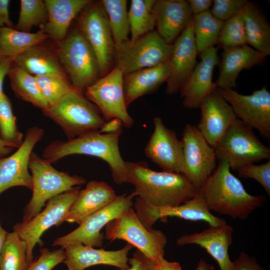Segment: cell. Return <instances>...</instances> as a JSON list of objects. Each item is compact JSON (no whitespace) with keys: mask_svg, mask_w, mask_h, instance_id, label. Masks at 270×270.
I'll list each match as a JSON object with an SVG mask.
<instances>
[{"mask_svg":"<svg viewBox=\"0 0 270 270\" xmlns=\"http://www.w3.org/2000/svg\"><path fill=\"white\" fill-rule=\"evenodd\" d=\"M128 183L134 186L136 196L157 208L180 205L192 199L200 188L182 174L150 169L144 162H126Z\"/></svg>","mask_w":270,"mask_h":270,"instance_id":"obj_1","label":"cell"},{"mask_svg":"<svg viewBox=\"0 0 270 270\" xmlns=\"http://www.w3.org/2000/svg\"><path fill=\"white\" fill-rule=\"evenodd\" d=\"M198 194L210 211L241 220L260 208L266 200L264 195L249 194L231 172L229 166L220 161L200 188Z\"/></svg>","mask_w":270,"mask_h":270,"instance_id":"obj_2","label":"cell"},{"mask_svg":"<svg viewBox=\"0 0 270 270\" xmlns=\"http://www.w3.org/2000/svg\"><path fill=\"white\" fill-rule=\"evenodd\" d=\"M122 132L102 134L98 131L66 141L56 140L44 148L42 156L51 164L72 154L96 156L108 164L115 183L118 184L128 183V172L118 146Z\"/></svg>","mask_w":270,"mask_h":270,"instance_id":"obj_3","label":"cell"},{"mask_svg":"<svg viewBox=\"0 0 270 270\" xmlns=\"http://www.w3.org/2000/svg\"><path fill=\"white\" fill-rule=\"evenodd\" d=\"M58 59L74 88L83 94L100 78L96 54L78 27L68 31L65 38L56 42Z\"/></svg>","mask_w":270,"mask_h":270,"instance_id":"obj_4","label":"cell"},{"mask_svg":"<svg viewBox=\"0 0 270 270\" xmlns=\"http://www.w3.org/2000/svg\"><path fill=\"white\" fill-rule=\"evenodd\" d=\"M28 168L32 172V194L24 209L22 222L30 220L39 213L50 199L86 182L81 176H70L56 170L50 162L33 152L30 158Z\"/></svg>","mask_w":270,"mask_h":270,"instance_id":"obj_5","label":"cell"},{"mask_svg":"<svg viewBox=\"0 0 270 270\" xmlns=\"http://www.w3.org/2000/svg\"><path fill=\"white\" fill-rule=\"evenodd\" d=\"M42 112L62 128L68 140L99 131L106 122L97 107L77 91L66 94Z\"/></svg>","mask_w":270,"mask_h":270,"instance_id":"obj_6","label":"cell"},{"mask_svg":"<svg viewBox=\"0 0 270 270\" xmlns=\"http://www.w3.org/2000/svg\"><path fill=\"white\" fill-rule=\"evenodd\" d=\"M252 129L236 118L214 146L216 158L236 170L246 164L270 160V148L258 138Z\"/></svg>","mask_w":270,"mask_h":270,"instance_id":"obj_7","label":"cell"},{"mask_svg":"<svg viewBox=\"0 0 270 270\" xmlns=\"http://www.w3.org/2000/svg\"><path fill=\"white\" fill-rule=\"evenodd\" d=\"M104 238L112 242L126 241L156 264L164 258L167 238L160 230L147 229L133 207L105 226Z\"/></svg>","mask_w":270,"mask_h":270,"instance_id":"obj_8","label":"cell"},{"mask_svg":"<svg viewBox=\"0 0 270 270\" xmlns=\"http://www.w3.org/2000/svg\"><path fill=\"white\" fill-rule=\"evenodd\" d=\"M172 44L166 42L152 30L134 41L130 40L115 46L114 60L124 76L169 60Z\"/></svg>","mask_w":270,"mask_h":270,"instance_id":"obj_9","label":"cell"},{"mask_svg":"<svg viewBox=\"0 0 270 270\" xmlns=\"http://www.w3.org/2000/svg\"><path fill=\"white\" fill-rule=\"evenodd\" d=\"M80 186L58 194L50 199L45 208L30 220L18 223L13 228L26 243L27 262L29 266L33 262V250L38 244H42L40 237L50 227L62 224L73 202L77 197Z\"/></svg>","mask_w":270,"mask_h":270,"instance_id":"obj_10","label":"cell"},{"mask_svg":"<svg viewBox=\"0 0 270 270\" xmlns=\"http://www.w3.org/2000/svg\"><path fill=\"white\" fill-rule=\"evenodd\" d=\"M78 28L92 48L100 77L107 74L114 60L115 45L107 14L100 2L92 1L80 12Z\"/></svg>","mask_w":270,"mask_h":270,"instance_id":"obj_11","label":"cell"},{"mask_svg":"<svg viewBox=\"0 0 270 270\" xmlns=\"http://www.w3.org/2000/svg\"><path fill=\"white\" fill-rule=\"evenodd\" d=\"M136 196L134 192L129 194H124L117 198L104 208L95 212L74 230L54 240L52 245L64 249L74 244L80 243L93 248L102 246L104 236L101 230L106 224L128 211L133 206V199Z\"/></svg>","mask_w":270,"mask_h":270,"instance_id":"obj_12","label":"cell"},{"mask_svg":"<svg viewBox=\"0 0 270 270\" xmlns=\"http://www.w3.org/2000/svg\"><path fill=\"white\" fill-rule=\"evenodd\" d=\"M122 70L115 66L84 92L85 97L97 107L105 121L118 118L123 126L130 128L134 122L127 110Z\"/></svg>","mask_w":270,"mask_h":270,"instance_id":"obj_13","label":"cell"},{"mask_svg":"<svg viewBox=\"0 0 270 270\" xmlns=\"http://www.w3.org/2000/svg\"><path fill=\"white\" fill-rule=\"evenodd\" d=\"M182 159L180 174L200 188L216 166L214 149L196 126L187 124L182 139Z\"/></svg>","mask_w":270,"mask_h":270,"instance_id":"obj_14","label":"cell"},{"mask_svg":"<svg viewBox=\"0 0 270 270\" xmlns=\"http://www.w3.org/2000/svg\"><path fill=\"white\" fill-rule=\"evenodd\" d=\"M218 88L237 118L256 129L265 139L270 140V93L266 86L250 95L240 94L232 88Z\"/></svg>","mask_w":270,"mask_h":270,"instance_id":"obj_15","label":"cell"},{"mask_svg":"<svg viewBox=\"0 0 270 270\" xmlns=\"http://www.w3.org/2000/svg\"><path fill=\"white\" fill-rule=\"evenodd\" d=\"M133 206L138 217L148 230L152 228L158 220L168 217H178L191 221H203L210 226H214L226 224L223 218L211 213L198 193L192 199L176 206L154 207L145 203L138 198H136Z\"/></svg>","mask_w":270,"mask_h":270,"instance_id":"obj_16","label":"cell"},{"mask_svg":"<svg viewBox=\"0 0 270 270\" xmlns=\"http://www.w3.org/2000/svg\"><path fill=\"white\" fill-rule=\"evenodd\" d=\"M44 134V130L41 128H28L18 150L8 156L0 157V194L16 186L32 190V177L28 172L29 160L34 146L42 139Z\"/></svg>","mask_w":270,"mask_h":270,"instance_id":"obj_17","label":"cell"},{"mask_svg":"<svg viewBox=\"0 0 270 270\" xmlns=\"http://www.w3.org/2000/svg\"><path fill=\"white\" fill-rule=\"evenodd\" d=\"M154 130L145 148V154L163 171L180 173L182 143L175 132L166 128L162 119L154 118Z\"/></svg>","mask_w":270,"mask_h":270,"instance_id":"obj_18","label":"cell"},{"mask_svg":"<svg viewBox=\"0 0 270 270\" xmlns=\"http://www.w3.org/2000/svg\"><path fill=\"white\" fill-rule=\"evenodd\" d=\"M200 118L196 128L212 148L237 118L219 89L215 88L201 103Z\"/></svg>","mask_w":270,"mask_h":270,"instance_id":"obj_19","label":"cell"},{"mask_svg":"<svg viewBox=\"0 0 270 270\" xmlns=\"http://www.w3.org/2000/svg\"><path fill=\"white\" fill-rule=\"evenodd\" d=\"M200 62L182 85L180 92L184 108H199L202 102L216 86L212 82L213 72L219 63L218 48H210L200 54Z\"/></svg>","mask_w":270,"mask_h":270,"instance_id":"obj_20","label":"cell"},{"mask_svg":"<svg viewBox=\"0 0 270 270\" xmlns=\"http://www.w3.org/2000/svg\"><path fill=\"white\" fill-rule=\"evenodd\" d=\"M198 50L192 20L172 44L169 59L170 72L166 80V94L178 92L195 68Z\"/></svg>","mask_w":270,"mask_h":270,"instance_id":"obj_21","label":"cell"},{"mask_svg":"<svg viewBox=\"0 0 270 270\" xmlns=\"http://www.w3.org/2000/svg\"><path fill=\"white\" fill-rule=\"evenodd\" d=\"M133 246L127 244L116 250H106L76 243L64 248L65 258L64 262L68 270H84L96 265L113 266L121 270L129 268L128 257Z\"/></svg>","mask_w":270,"mask_h":270,"instance_id":"obj_22","label":"cell"},{"mask_svg":"<svg viewBox=\"0 0 270 270\" xmlns=\"http://www.w3.org/2000/svg\"><path fill=\"white\" fill-rule=\"evenodd\" d=\"M234 230L226 224L209 228L200 232L181 236L176 240L179 246L196 244L206 250L217 262L220 270H232V261L228 248L232 244Z\"/></svg>","mask_w":270,"mask_h":270,"instance_id":"obj_23","label":"cell"},{"mask_svg":"<svg viewBox=\"0 0 270 270\" xmlns=\"http://www.w3.org/2000/svg\"><path fill=\"white\" fill-rule=\"evenodd\" d=\"M152 14L157 32L170 44L177 38L194 16L188 2L184 0H156Z\"/></svg>","mask_w":270,"mask_h":270,"instance_id":"obj_24","label":"cell"},{"mask_svg":"<svg viewBox=\"0 0 270 270\" xmlns=\"http://www.w3.org/2000/svg\"><path fill=\"white\" fill-rule=\"evenodd\" d=\"M118 196L104 182L92 180L80 190L72 204L64 222L80 224L90 216L106 206Z\"/></svg>","mask_w":270,"mask_h":270,"instance_id":"obj_25","label":"cell"},{"mask_svg":"<svg viewBox=\"0 0 270 270\" xmlns=\"http://www.w3.org/2000/svg\"><path fill=\"white\" fill-rule=\"evenodd\" d=\"M216 88H233L240 72L263 64L266 56L246 45L223 49Z\"/></svg>","mask_w":270,"mask_h":270,"instance_id":"obj_26","label":"cell"},{"mask_svg":"<svg viewBox=\"0 0 270 270\" xmlns=\"http://www.w3.org/2000/svg\"><path fill=\"white\" fill-rule=\"evenodd\" d=\"M48 20L40 27L48 36L56 42L66 37L72 20L92 0H44Z\"/></svg>","mask_w":270,"mask_h":270,"instance_id":"obj_27","label":"cell"},{"mask_svg":"<svg viewBox=\"0 0 270 270\" xmlns=\"http://www.w3.org/2000/svg\"><path fill=\"white\" fill-rule=\"evenodd\" d=\"M170 72L168 60L156 66L124 75L123 84L127 106L138 98L156 91L166 82Z\"/></svg>","mask_w":270,"mask_h":270,"instance_id":"obj_28","label":"cell"},{"mask_svg":"<svg viewBox=\"0 0 270 270\" xmlns=\"http://www.w3.org/2000/svg\"><path fill=\"white\" fill-rule=\"evenodd\" d=\"M32 46L14 58V64L33 76L49 75L64 79L68 78L58 59L56 48Z\"/></svg>","mask_w":270,"mask_h":270,"instance_id":"obj_29","label":"cell"},{"mask_svg":"<svg viewBox=\"0 0 270 270\" xmlns=\"http://www.w3.org/2000/svg\"><path fill=\"white\" fill-rule=\"evenodd\" d=\"M247 44L266 56L270 54V26L258 8L248 2L242 10Z\"/></svg>","mask_w":270,"mask_h":270,"instance_id":"obj_30","label":"cell"},{"mask_svg":"<svg viewBox=\"0 0 270 270\" xmlns=\"http://www.w3.org/2000/svg\"><path fill=\"white\" fill-rule=\"evenodd\" d=\"M8 76L10 86L17 98L30 103L42 112L48 108L49 105L34 76L14 64Z\"/></svg>","mask_w":270,"mask_h":270,"instance_id":"obj_31","label":"cell"},{"mask_svg":"<svg viewBox=\"0 0 270 270\" xmlns=\"http://www.w3.org/2000/svg\"><path fill=\"white\" fill-rule=\"evenodd\" d=\"M47 36L41 30L34 33L21 32L8 27L0 28V54L14 58L30 48L43 42Z\"/></svg>","mask_w":270,"mask_h":270,"instance_id":"obj_32","label":"cell"},{"mask_svg":"<svg viewBox=\"0 0 270 270\" xmlns=\"http://www.w3.org/2000/svg\"><path fill=\"white\" fill-rule=\"evenodd\" d=\"M194 33L198 54L217 44L222 22L216 18L210 10L194 15Z\"/></svg>","mask_w":270,"mask_h":270,"instance_id":"obj_33","label":"cell"},{"mask_svg":"<svg viewBox=\"0 0 270 270\" xmlns=\"http://www.w3.org/2000/svg\"><path fill=\"white\" fill-rule=\"evenodd\" d=\"M26 242L16 232H8L0 254V270H26Z\"/></svg>","mask_w":270,"mask_h":270,"instance_id":"obj_34","label":"cell"},{"mask_svg":"<svg viewBox=\"0 0 270 270\" xmlns=\"http://www.w3.org/2000/svg\"><path fill=\"white\" fill-rule=\"evenodd\" d=\"M107 14L114 45L128 40L130 24L126 0H102Z\"/></svg>","mask_w":270,"mask_h":270,"instance_id":"obj_35","label":"cell"},{"mask_svg":"<svg viewBox=\"0 0 270 270\" xmlns=\"http://www.w3.org/2000/svg\"><path fill=\"white\" fill-rule=\"evenodd\" d=\"M20 4L16 30L30 32L34 26L40 27L47 22L48 14L44 0H21Z\"/></svg>","mask_w":270,"mask_h":270,"instance_id":"obj_36","label":"cell"},{"mask_svg":"<svg viewBox=\"0 0 270 270\" xmlns=\"http://www.w3.org/2000/svg\"><path fill=\"white\" fill-rule=\"evenodd\" d=\"M130 41L154 30V18L146 6L144 0H132L128 12Z\"/></svg>","mask_w":270,"mask_h":270,"instance_id":"obj_37","label":"cell"},{"mask_svg":"<svg viewBox=\"0 0 270 270\" xmlns=\"http://www.w3.org/2000/svg\"><path fill=\"white\" fill-rule=\"evenodd\" d=\"M16 120L11 101L4 92L0 96V136L18 148L24 140L23 134L18 129Z\"/></svg>","mask_w":270,"mask_h":270,"instance_id":"obj_38","label":"cell"},{"mask_svg":"<svg viewBox=\"0 0 270 270\" xmlns=\"http://www.w3.org/2000/svg\"><path fill=\"white\" fill-rule=\"evenodd\" d=\"M247 44L244 19L241 12L222 22L217 44L223 49Z\"/></svg>","mask_w":270,"mask_h":270,"instance_id":"obj_39","label":"cell"},{"mask_svg":"<svg viewBox=\"0 0 270 270\" xmlns=\"http://www.w3.org/2000/svg\"><path fill=\"white\" fill-rule=\"evenodd\" d=\"M34 77L49 106L55 104L66 94L77 91L68 80L49 75L37 76Z\"/></svg>","mask_w":270,"mask_h":270,"instance_id":"obj_40","label":"cell"},{"mask_svg":"<svg viewBox=\"0 0 270 270\" xmlns=\"http://www.w3.org/2000/svg\"><path fill=\"white\" fill-rule=\"evenodd\" d=\"M240 177L251 178L257 181L270 195V160L260 164H251L244 166L238 170Z\"/></svg>","mask_w":270,"mask_h":270,"instance_id":"obj_41","label":"cell"},{"mask_svg":"<svg viewBox=\"0 0 270 270\" xmlns=\"http://www.w3.org/2000/svg\"><path fill=\"white\" fill-rule=\"evenodd\" d=\"M248 2L246 0H214L210 12L216 18L224 22L239 14Z\"/></svg>","mask_w":270,"mask_h":270,"instance_id":"obj_42","label":"cell"},{"mask_svg":"<svg viewBox=\"0 0 270 270\" xmlns=\"http://www.w3.org/2000/svg\"><path fill=\"white\" fill-rule=\"evenodd\" d=\"M65 258L64 249L50 250L44 248L36 260L30 264L26 270H52L54 266L64 262Z\"/></svg>","mask_w":270,"mask_h":270,"instance_id":"obj_43","label":"cell"},{"mask_svg":"<svg viewBox=\"0 0 270 270\" xmlns=\"http://www.w3.org/2000/svg\"><path fill=\"white\" fill-rule=\"evenodd\" d=\"M128 264L130 267L126 270H154L156 266L154 262L137 249L132 257L128 258Z\"/></svg>","mask_w":270,"mask_h":270,"instance_id":"obj_44","label":"cell"},{"mask_svg":"<svg viewBox=\"0 0 270 270\" xmlns=\"http://www.w3.org/2000/svg\"><path fill=\"white\" fill-rule=\"evenodd\" d=\"M232 270H265L254 256H250L245 252H241L232 261Z\"/></svg>","mask_w":270,"mask_h":270,"instance_id":"obj_45","label":"cell"},{"mask_svg":"<svg viewBox=\"0 0 270 270\" xmlns=\"http://www.w3.org/2000/svg\"><path fill=\"white\" fill-rule=\"evenodd\" d=\"M14 64V58L2 56L0 59V96L4 92L3 84Z\"/></svg>","mask_w":270,"mask_h":270,"instance_id":"obj_46","label":"cell"},{"mask_svg":"<svg viewBox=\"0 0 270 270\" xmlns=\"http://www.w3.org/2000/svg\"><path fill=\"white\" fill-rule=\"evenodd\" d=\"M9 0H0V28H14V25L10 18Z\"/></svg>","mask_w":270,"mask_h":270,"instance_id":"obj_47","label":"cell"},{"mask_svg":"<svg viewBox=\"0 0 270 270\" xmlns=\"http://www.w3.org/2000/svg\"><path fill=\"white\" fill-rule=\"evenodd\" d=\"M187 1L194 15L209 10L212 4V0H188Z\"/></svg>","mask_w":270,"mask_h":270,"instance_id":"obj_48","label":"cell"},{"mask_svg":"<svg viewBox=\"0 0 270 270\" xmlns=\"http://www.w3.org/2000/svg\"><path fill=\"white\" fill-rule=\"evenodd\" d=\"M123 126L122 120L118 118H114L106 121L98 131L102 134H112L122 131Z\"/></svg>","mask_w":270,"mask_h":270,"instance_id":"obj_49","label":"cell"},{"mask_svg":"<svg viewBox=\"0 0 270 270\" xmlns=\"http://www.w3.org/2000/svg\"><path fill=\"white\" fill-rule=\"evenodd\" d=\"M154 270H182V268L179 262H169L163 258L156 264Z\"/></svg>","mask_w":270,"mask_h":270,"instance_id":"obj_50","label":"cell"},{"mask_svg":"<svg viewBox=\"0 0 270 270\" xmlns=\"http://www.w3.org/2000/svg\"><path fill=\"white\" fill-rule=\"evenodd\" d=\"M14 148H16L14 144L4 140L0 136V157H4Z\"/></svg>","mask_w":270,"mask_h":270,"instance_id":"obj_51","label":"cell"},{"mask_svg":"<svg viewBox=\"0 0 270 270\" xmlns=\"http://www.w3.org/2000/svg\"><path fill=\"white\" fill-rule=\"evenodd\" d=\"M195 270H216L214 266L207 262L204 260L200 258L198 261Z\"/></svg>","mask_w":270,"mask_h":270,"instance_id":"obj_52","label":"cell"},{"mask_svg":"<svg viewBox=\"0 0 270 270\" xmlns=\"http://www.w3.org/2000/svg\"><path fill=\"white\" fill-rule=\"evenodd\" d=\"M8 233V232L4 230L2 227L0 220V254Z\"/></svg>","mask_w":270,"mask_h":270,"instance_id":"obj_53","label":"cell"},{"mask_svg":"<svg viewBox=\"0 0 270 270\" xmlns=\"http://www.w3.org/2000/svg\"><path fill=\"white\" fill-rule=\"evenodd\" d=\"M1 58H2V56H1L0 54V59Z\"/></svg>","mask_w":270,"mask_h":270,"instance_id":"obj_54","label":"cell"}]
</instances>
